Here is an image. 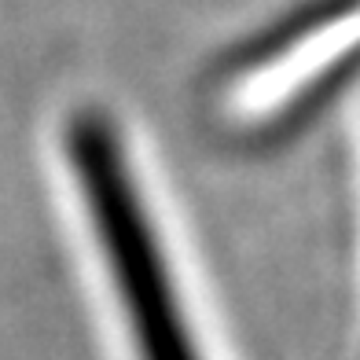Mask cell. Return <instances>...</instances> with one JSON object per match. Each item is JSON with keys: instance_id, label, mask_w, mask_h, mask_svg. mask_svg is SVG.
Masks as SVG:
<instances>
[{"instance_id": "cell-1", "label": "cell", "mask_w": 360, "mask_h": 360, "mask_svg": "<svg viewBox=\"0 0 360 360\" xmlns=\"http://www.w3.org/2000/svg\"><path fill=\"white\" fill-rule=\"evenodd\" d=\"M356 41L353 0H323L247 48L214 85V118L232 133H269L290 122L346 67Z\"/></svg>"}]
</instances>
